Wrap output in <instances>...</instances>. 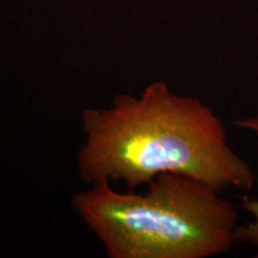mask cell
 I'll use <instances>...</instances> for the list:
<instances>
[{
    "label": "cell",
    "instance_id": "cell-1",
    "mask_svg": "<svg viewBox=\"0 0 258 258\" xmlns=\"http://www.w3.org/2000/svg\"><path fill=\"white\" fill-rule=\"evenodd\" d=\"M82 129L77 165L88 185L123 182L135 190L163 173L192 177L219 191H247L256 182L215 112L201 99L177 95L164 80L139 96L120 93L109 108L84 109Z\"/></svg>",
    "mask_w": 258,
    "mask_h": 258
},
{
    "label": "cell",
    "instance_id": "cell-2",
    "mask_svg": "<svg viewBox=\"0 0 258 258\" xmlns=\"http://www.w3.org/2000/svg\"><path fill=\"white\" fill-rule=\"evenodd\" d=\"M219 190L179 173H163L143 192L110 182L74 194V212L109 258H209L231 251L237 211Z\"/></svg>",
    "mask_w": 258,
    "mask_h": 258
},
{
    "label": "cell",
    "instance_id": "cell-3",
    "mask_svg": "<svg viewBox=\"0 0 258 258\" xmlns=\"http://www.w3.org/2000/svg\"><path fill=\"white\" fill-rule=\"evenodd\" d=\"M233 123L235 127L249 129L258 135V103L257 112L252 117L234 120ZM241 207L252 215V220L245 225H237L233 233L234 245L247 244L250 246L258 247V199L244 196V198H241Z\"/></svg>",
    "mask_w": 258,
    "mask_h": 258
}]
</instances>
